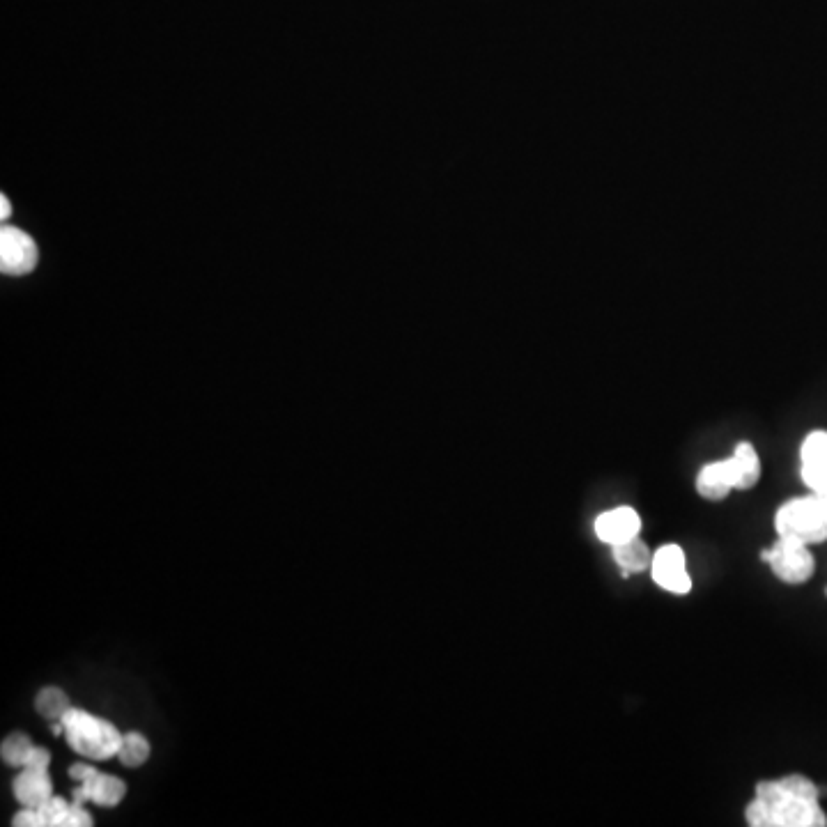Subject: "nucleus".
Instances as JSON below:
<instances>
[{
  "label": "nucleus",
  "instance_id": "1",
  "mask_svg": "<svg viewBox=\"0 0 827 827\" xmlns=\"http://www.w3.org/2000/svg\"><path fill=\"white\" fill-rule=\"evenodd\" d=\"M821 795L823 788L805 775L759 782L745 809V821L752 827H825Z\"/></svg>",
  "mask_w": 827,
  "mask_h": 827
},
{
  "label": "nucleus",
  "instance_id": "2",
  "mask_svg": "<svg viewBox=\"0 0 827 827\" xmlns=\"http://www.w3.org/2000/svg\"><path fill=\"white\" fill-rule=\"evenodd\" d=\"M775 531L782 538L818 545L827 540V494L811 492L784 501L775 515Z\"/></svg>",
  "mask_w": 827,
  "mask_h": 827
},
{
  "label": "nucleus",
  "instance_id": "3",
  "mask_svg": "<svg viewBox=\"0 0 827 827\" xmlns=\"http://www.w3.org/2000/svg\"><path fill=\"white\" fill-rule=\"evenodd\" d=\"M65 736L76 754L92 761H106L118 756L122 736L111 722L99 720V717L85 713L79 708H69L65 717Z\"/></svg>",
  "mask_w": 827,
  "mask_h": 827
},
{
  "label": "nucleus",
  "instance_id": "4",
  "mask_svg": "<svg viewBox=\"0 0 827 827\" xmlns=\"http://www.w3.org/2000/svg\"><path fill=\"white\" fill-rule=\"evenodd\" d=\"M761 561L768 563L779 582L791 586L807 584L816 570V561L814 554L809 552V545L782 536H777V543L770 550L761 552Z\"/></svg>",
  "mask_w": 827,
  "mask_h": 827
},
{
  "label": "nucleus",
  "instance_id": "5",
  "mask_svg": "<svg viewBox=\"0 0 827 827\" xmlns=\"http://www.w3.org/2000/svg\"><path fill=\"white\" fill-rule=\"evenodd\" d=\"M651 577L662 591L687 595L692 591V577L687 573V559L683 547L667 543L653 552Z\"/></svg>",
  "mask_w": 827,
  "mask_h": 827
},
{
  "label": "nucleus",
  "instance_id": "6",
  "mask_svg": "<svg viewBox=\"0 0 827 827\" xmlns=\"http://www.w3.org/2000/svg\"><path fill=\"white\" fill-rule=\"evenodd\" d=\"M37 265V244L28 233L19 228H0V269L3 274L23 276L33 272Z\"/></svg>",
  "mask_w": 827,
  "mask_h": 827
},
{
  "label": "nucleus",
  "instance_id": "7",
  "mask_svg": "<svg viewBox=\"0 0 827 827\" xmlns=\"http://www.w3.org/2000/svg\"><path fill=\"white\" fill-rule=\"evenodd\" d=\"M800 476L811 492L827 494V430H811L802 439Z\"/></svg>",
  "mask_w": 827,
  "mask_h": 827
},
{
  "label": "nucleus",
  "instance_id": "8",
  "mask_svg": "<svg viewBox=\"0 0 827 827\" xmlns=\"http://www.w3.org/2000/svg\"><path fill=\"white\" fill-rule=\"evenodd\" d=\"M593 529L595 536L609 547L628 543L632 538H639L641 515L632 506H616L595 517Z\"/></svg>",
  "mask_w": 827,
  "mask_h": 827
},
{
  "label": "nucleus",
  "instance_id": "9",
  "mask_svg": "<svg viewBox=\"0 0 827 827\" xmlns=\"http://www.w3.org/2000/svg\"><path fill=\"white\" fill-rule=\"evenodd\" d=\"M736 485V467H733L731 455L724 460L708 462L697 474V492L706 501H724L736 490Z\"/></svg>",
  "mask_w": 827,
  "mask_h": 827
},
{
  "label": "nucleus",
  "instance_id": "10",
  "mask_svg": "<svg viewBox=\"0 0 827 827\" xmlns=\"http://www.w3.org/2000/svg\"><path fill=\"white\" fill-rule=\"evenodd\" d=\"M12 791L14 795H17V800L23 807H33V809L42 807L44 802L51 798V791H53L49 770L23 768L21 775L14 777Z\"/></svg>",
  "mask_w": 827,
  "mask_h": 827
},
{
  "label": "nucleus",
  "instance_id": "11",
  "mask_svg": "<svg viewBox=\"0 0 827 827\" xmlns=\"http://www.w3.org/2000/svg\"><path fill=\"white\" fill-rule=\"evenodd\" d=\"M612 559L621 570L623 577L639 575L644 570H651L653 552L648 550V545L641 538H632L628 543L614 545L612 547Z\"/></svg>",
  "mask_w": 827,
  "mask_h": 827
},
{
  "label": "nucleus",
  "instance_id": "12",
  "mask_svg": "<svg viewBox=\"0 0 827 827\" xmlns=\"http://www.w3.org/2000/svg\"><path fill=\"white\" fill-rule=\"evenodd\" d=\"M733 467H736V490H752L761 481V458L752 442H740L731 453Z\"/></svg>",
  "mask_w": 827,
  "mask_h": 827
},
{
  "label": "nucleus",
  "instance_id": "13",
  "mask_svg": "<svg viewBox=\"0 0 827 827\" xmlns=\"http://www.w3.org/2000/svg\"><path fill=\"white\" fill-rule=\"evenodd\" d=\"M83 784L88 786L90 800L99 807L120 805L122 798H125V793H127V786H125V782H122V779L113 777V775H102V772H99V775H95L92 779H88V782H83Z\"/></svg>",
  "mask_w": 827,
  "mask_h": 827
},
{
  "label": "nucleus",
  "instance_id": "14",
  "mask_svg": "<svg viewBox=\"0 0 827 827\" xmlns=\"http://www.w3.org/2000/svg\"><path fill=\"white\" fill-rule=\"evenodd\" d=\"M35 708H37V713L46 717V720L56 722V720H63L67 710L72 708V703H69L67 694L63 690H58V687H44V690L37 694Z\"/></svg>",
  "mask_w": 827,
  "mask_h": 827
},
{
  "label": "nucleus",
  "instance_id": "15",
  "mask_svg": "<svg viewBox=\"0 0 827 827\" xmlns=\"http://www.w3.org/2000/svg\"><path fill=\"white\" fill-rule=\"evenodd\" d=\"M148 756H150V743L143 733L129 731L122 736V745L118 752V759L122 765H127V768H136V765H143L145 761H148Z\"/></svg>",
  "mask_w": 827,
  "mask_h": 827
},
{
  "label": "nucleus",
  "instance_id": "16",
  "mask_svg": "<svg viewBox=\"0 0 827 827\" xmlns=\"http://www.w3.org/2000/svg\"><path fill=\"white\" fill-rule=\"evenodd\" d=\"M30 747H33V743H30L28 736H23V733H12V736H7L3 740L0 754H3V761L7 765H23Z\"/></svg>",
  "mask_w": 827,
  "mask_h": 827
},
{
  "label": "nucleus",
  "instance_id": "17",
  "mask_svg": "<svg viewBox=\"0 0 827 827\" xmlns=\"http://www.w3.org/2000/svg\"><path fill=\"white\" fill-rule=\"evenodd\" d=\"M37 809H40L44 827H65L69 802H65L63 798H53V795H51V798Z\"/></svg>",
  "mask_w": 827,
  "mask_h": 827
},
{
  "label": "nucleus",
  "instance_id": "18",
  "mask_svg": "<svg viewBox=\"0 0 827 827\" xmlns=\"http://www.w3.org/2000/svg\"><path fill=\"white\" fill-rule=\"evenodd\" d=\"M49 763H51V754L46 752L44 747H30V752L26 756V761H23V768H33V770H49Z\"/></svg>",
  "mask_w": 827,
  "mask_h": 827
},
{
  "label": "nucleus",
  "instance_id": "19",
  "mask_svg": "<svg viewBox=\"0 0 827 827\" xmlns=\"http://www.w3.org/2000/svg\"><path fill=\"white\" fill-rule=\"evenodd\" d=\"M90 825H92V816L85 811V807L72 802L67 811V818H65V827H90Z\"/></svg>",
  "mask_w": 827,
  "mask_h": 827
},
{
  "label": "nucleus",
  "instance_id": "20",
  "mask_svg": "<svg viewBox=\"0 0 827 827\" xmlns=\"http://www.w3.org/2000/svg\"><path fill=\"white\" fill-rule=\"evenodd\" d=\"M14 827H44L42 823V816H40V809H33V807H23L17 816H14L12 821Z\"/></svg>",
  "mask_w": 827,
  "mask_h": 827
},
{
  "label": "nucleus",
  "instance_id": "21",
  "mask_svg": "<svg viewBox=\"0 0 827 827\" xmlns=\"http://www.w3.org/2000/svg\"><path fill=\"white\" fill-rule=\"evenodd\" d=\"M95 775H99V772L92 768V765H85V763H76V765H72V768H69V777L74 779V782H88V779H92Z\"/></svg>",
  "mask_w": 827,
  "mask_h": 827
},
{
  "label": "nucleus",
  "instance_id": "22",
  "mask_svg": "<svg viewBox=\"0 0 827 827\" xmlns=\"http://www.w3.org/2000/svg\"><path fill=\"white\" fill-rule=\"evenodd\" d=\"M10 212H12V207H10V200H7V198L3 196V198H0V219H3V221H5V219H7V214H10Z\"/></svg>",
  "mask_w": 827,
  "mask_h": 827
}]
</instances>
